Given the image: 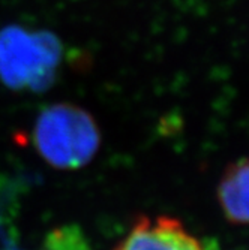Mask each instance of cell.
I'll return each instance as SVG.
<instances>
[{
    "instance_id": "cell-1",
    "label": "cell",
    "mask_w": 249,
    "mask_h": 250,
    "mask_svg": "<svg viewBox=\"0 0 249 250\" xmlns=\"http://www.w3.org/2000/svg\"><path fill=\"white\" fill-rule=\"evenodd\" d=\"M32 141L41 157L53 168L78 169L99 150L101 132L86 109L74 104H53L38 114Z\"/></svg>"
},
{
    "instance_id": "cell-2",
    "label": "cell",
    "mask_w": 249,
    "mask_h": 250,
    "mask_svg": "<svg viewBox=\"0 0 249 250\" xmlns=\"http://www.w3.org/2000/svg\"><path fill=\"white\" fill-rule=\"evenodd\" d=\"M62 43L47 30L0 29V80L17 92H44L57 75Z\"/></svg>"
},
{
    "instance_id": "cell-3",
    "label": "cell",
    "mask_w": 249,
    "mask_h": 250,
    "mask_svg": "<svg viewBox=\"0 0 249 250\" xmlns=\"http://www.w3.org/2000/svg\"><path fill=\"white\" fill-rule=\"evenodd\" d=\"M114 250H203V247L177 219L143 216L135 220Z\"/></svg>"
},
{
    "instance_id": "cell-4",
    "label": "cell",
    "mask_w": 249,
    "mask_h": 250,
    "mask_svg": "<svg viewBox=\"0 0 249 250\" xmlns=\"http://www.w3.org/2000/svg\"><path fill=\"white\" fill-rule=\"evenodd\" d=\"M218 198L230 222L249 225V157L231 164L219 181Z\"/></svg>"
},
{
    "instance_id": "cell-5",
    "label": "cell",
    "mask_w": 249,
    "mask_h": 250,
    "mask_svg": "<svg viewBox=\"0 0 249 250\" xmlns=\"http://www.w3.org/2000/svg\"><path fill=\"white\" fill-rule=\"evenodd\" d=\"M42 250H93L89 238L77 225H62L44 238Z\"/></svg>"
},
{
    "instance_id": "cell-6",
    "label": "cell",
    "mask_w": 249,
    "mask_h": 250,
    "mask_svg": "<svg viewBox=\"0 0 249 250\" xmlns=\"http://www.w3.org/2000/svg\"><path fill=\"white\" fill-rule=\"evenodd\" d=\"M6 250H15V249H6Z\"/></svg>"
}]
</instances>
